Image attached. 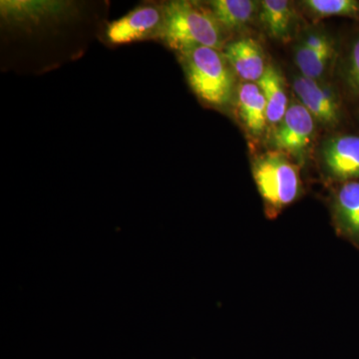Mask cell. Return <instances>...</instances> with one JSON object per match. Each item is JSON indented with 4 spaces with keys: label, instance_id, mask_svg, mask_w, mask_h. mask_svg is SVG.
Returning a JSON list of instances; mask_svg holds the SVG:
<instances>
[{
    "label": "cell",
    "instance_id": "cell-1",
    "mask_svg": "<svg viewBox=\"0 0 359 359\" xmlns=\"http://www.w3.org/2000/svg\"><path fill=\"white\" fill-rule=\"evenodd\" d=\"M252 173L269 219L278 218L304 192L299 165L278 151L269 150L255 158Z\"/></svg>",
    "mask_w": 359,
    "mask_h": 359
},
{
    "label": "cell",
    "instance_id": "cell-2",
    "mask_svg": "<svg viewBox=\"0 0 359 359\" xmlns=\"http://www.w3.org/2000/svg\"><path fill=\"white\" fill-rule=\"evenodd\" d=\"M165 20L160 39L179 52L205 46L219 49L224 46V28L211 11L185 0L164 6Z\"/></svg>",
    "mask_w": 359,
    "mask_h": 359
},
{
    "label": "cell",
    "instance_id": "cell-3",
    "mask_svg": "<svg viewBox=\"0 0 359 359\" xmlns=\"http://www.w3.org/2000/svg\"><path fill=\"white\" fill-rule=\"evenodd\" d=\"M180 59L189 85L201 100L215 107H224L231 102L235 79L223 51L195 47L180 52Z\"/></svg>",
    "mask_w": 359,
    "mask_h": 359
},
{
    "label": "cell",
    "instance_id": "cell-4",
    "mask_svg": "<svg viewBox=\"0 0 359 359\" xmlns=\"http://www.w3.org/2000/svg\"><path fill=\"white\" fill-rule=\"evenodd\" d=\"M316 134V120L299 102L290 103L282 122L271 132L273 150L282 152L299 165L304 164Z\"/></svg>",
    "mask_w": 359,
    "mask_h": 359
},
{
    "label": "cell",
    "instance_id": "cell-5",
    "mask_svg": "<svg viewBox=\"0 0 359 359\" xmlns=\"http://www.w3.org/2000/svg\"><path fill=\"white\" fill-rule=\"evenodd\" d=\"M292 86L299 103L316 121L330 129L337 128L341 124L344 118V105L339 94L330 85L299 74L294 78Z\"/></svg>",
    "mask_w": 359,
    "mask_h": 359
},
{
    "label": "cell",
    "instance_id": "cell-6",
    "mask_svg": "<svg viewBox=\"0 0 359 359\" xmlns=\"http://www.w3.org/2000/svg\"><path fill=\"white\" fill-rule=\"evenodd\" d=\"M164 20V6H140L110 22L106 29V37L111 44L115 45L161 37Z\"/></svg>",
    "mask_w": 359,
    "mask_h": 359
},
{
    "label": "cell",
    "instance_id": "cell-7",
    "mask_svg": "<svg viewBox=\"0 0 359 359\" xmlns=\"http://www.w3.org/2000/svg\"><path fill=\"white\" fill-rule=\"evenodd\" d=\"M321 166L330 181L340 184L359 180V135L335 134L320 149Z\"/></svg>",
    "mask_w": 359,
    "mask_h": 359
},
{
    "label": "cell",
    "instance_id": "cell-8",
    "mask_svg": "<svg viewBox=\"0 0 359 359\" xmlns=\"http://www.w3.org/2000/svg\"><path fill=\"white\" fill-rule=\"evenodd\" d=\"M330 208L337 235L359 249V180L337 184Z\"/></svg>",
    "mask_w": 359,
    "mask_h": 359
},
{
    "label": "cell",
    "instance_id": "cell-9",
    "mask_svg": "<svg viewBox=\"0 0 359 359\" xmlns=\"http://www.w3.org/2000/svg\"><path fill=\"white\" fill-rule=\"evenodd\" d=\"M223 53L231 69L244 82L257 83L263 76L266 66L261 45L252 39H241L224 46Z\"/></svg>",
    "mask_w": 359,
    "mask_h": 359
},
{
    "label": "cell",
    "instance_id": "cell-10",
    "mask_svg": "<svg viewBox=\"0 0 359 359\" xmlns=\"http://www.w3.org/2000/svg\"><path fill=\"white\" fill-rule=\"evenodd\" d=\"M238 110L241 121L252 137L262 136L268 128L266 106L263 92L254 82H243L238 89Z\"/></svg>",
    "mask_w": 359,
    "mask_h": 359
},
{
    "label": "cell",
    "instance_id": "cell-11",
    "mask_svg": "<svg viewBox=\"0 0 359 359\" xmlns=\"http://www.w3.org/2000/svg\"><path fill=\"white\" fill-rule=\"evenodd\" d=\"M257 84L266 101L268 124L273 130L282 122L290 105L282 73L275 66L268 65Z\"/></svg>",
    "mask_w": 359,
    "mask_h": 359
},
{
    "label": "cell",
    "instance_id": "cell-12",
    "mask_svg": "<svg viewBox=\"0 0 359 359\" xmlns=\"http://www.w3.org/2000/svg\"><path fill=\"white\" fill-rule=\"evenodd\" d=\"M259 18L269 37L280 41L290 39L295 14L290 1L264 0L259 4Z\"/></svg>",
    "mask_w": 359,
    "mask_h": 359
},
{
    "label": "cell",
    "instance_id": "cell-13",
    "mask_svg": "<svg viewBox=\"0 0 359 359\" xmlns=\"http://www.w3.org/2000/svg\"><path fill=\"white\" fill-rule=\"evenodd\" d=\"M210 11L224 29L238 30L252 22L259 13V2L252 0H212Z\"/></svg>",
    "mask_w": 359,
    "mask_h": 359
},
{
    "label": "cell",
    "instance_id": "cell-14",
    "mask_svg": "<svg viewBox=\"0 0 359 359\" xmlns=\"http://www.w3.org/2000/svg\"><path fill=\"white\" fill-rule=\"evenodd\" d=\"M337 50H316L299 41L294 49V62L302 76L320 81L327 72Z\"/></svg>",
    "mask_w": 359,
    "mask_h": 359
},
{
    "label": "cell",
    "instance_id": "cell-15",
    "mask_svg": "<svg viewBox=\"0 0 359 359\" xmlns=\"http://www.w3.org/2000/svg\"><path fill=\"white\" fill-rule=\"evenodd\" d=\"M339 72L346 96L354 102H359V32L347 45Z\"/></svg>",
    "mask_w": 359,
    "mask_h": 359
},
{
    "label": "cell",
    "instance_id": "cell-16",
    "mask_svg": "<svg viewBox=\"0 0 359 359\" xmlns=\"http://www.w3.org/2000/svg\"><path fill=\"white\" fill-rule=\"evenodd\" d=\"M302 4L314 18L341 16L359 21V0H306Z\"/></svg>",
    "mask_w": 359,
    "mask_h": 359
},
{
    "label": "cell",
    "instance_id": "cell-17",
    "mask_svg": "<svg viewBox=\"0 0 359 359\" xmlns=\"http://www.w3.org/2000/svg\"><path fill=\"white\" fill-rule=\"evenodd\" d=\"M358 118H359V107H358Z\"/></svg>",
    "mask_w": 359,
    "mask_h": 359
}]
</instances>
